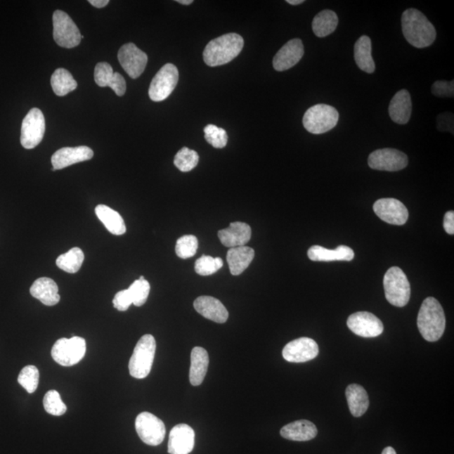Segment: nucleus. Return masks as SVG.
I'll return each mask as SVG.
<instances>
[{"label":"nucleus","mask_w":454,"mask_h":454,"mask_svg":"<svg viewBox=\"0 0 454 454\" xmlns=\"http://www.w3.org/2000/svg\"><path fill=\"white\" fill-rule=\"evenodd\" d=\"M402 32L411 46L425 48L434 44L436 29L422 13L415 8H408L401 17Z\"/></svg>","instance_id":"f257e3e1"},{"label":"nucleus","mask_w":454,"mask_h":454,"mask_svg":"<svg viewBox=\"0 0 454 454\" xmlns=\"http://www.w3.org/2000/svg\"><path fill=\"white\" fill-rule=\"evenodd\" d=\"M446 327V318L442 306L434 297H428L422 304L417 318V327L422 337L434 342L442 337Z\"/></svg>","instance_id":"f03ea898"},{"label":"nucleus","mask_w":454,"mask_h":454,"mask_svg":"<svg viewBox=\"0 0 454 454\" xmlns=\"http://www.w3.org/2000/svg\"><path fill=\"white\" fill-rule=\"evenodd\" d=\"M243 46V38L238 34H226L209 41L205 46L204 61L209 67L224 65L241 53Z\"/></svg>","instance_id":"7ed1b4c3"},{"label":"nucleus","mask_w":454,"mask_h":454,"mask_svg":"<svg viewBox=\"0 0 454 454\" xmlns=\"http://www.w3.org/2000/svg\"><path fill=\"white\" fill-rule=\"evenodd\" d=\"M157 344L155 338L147 334L137 342L129 362L130 375L136 379H144L151 372Z\"/></svg>","instance_id":"20e7f679"},{"label":"nucleus","mask_w":454,"mask_h":454,"mask_svg":"<svg viewBox=\"0 0 454 454\" xmlns=\"http://www.w3.org/2000/svg\"><path fill=\"white\" fill-rule=\"evenodd\" d=\"M385 298L392 306L404 307L410 298V285L406 273L399 267H392L384 277Z\"/></svg>","instance_id":"39448f33"},{"label":"nucleus","mask_w":454,"mask_h":454,"mask_svg":"<svg viewBox=\"0 0 454 454\" xmlns=\"http://www.w3.org/2000/svg\"><path fill=\"white\" fill-rule=\"evenodd\" d=\"M339 114L334 107L318 104L308 109L303 117V126L312 134H323L337 126Z\"/></svg>","instance_id":"423d86ee"},{"label":"nucleus","mask_w":454,"mask_h":454,"mask_svg":"<svg viewBox=\"0 0 454 454\" xmlns=\"http://www.w3.org/2000/svg\"><path fill=\"white\" fill-rule=\"evenodd\" d=\"M86 353V342L83 337L61 338L55 342L51 357L56 363L64 367H71L79 363Z\"/></svg>","instance_id":"0eeeda50"},{"label":"nucleus","mask_w":454,"mask_h":454,"mask_svg":"<svg viewBox=\"0 0 454 454\" xmlns=\"http://www.w3.org/2000/svg\"><path fill=\"white\" fill-rule=\"evenodd\" d=\"M53 38L58 46L64 48H74L82 40L78 27L67 13L56 11L53 13Z\"/></svg>","instance_id":"6e6552de"},{"label":"nucleus","mask_w":454,"mask_h":454,"mask_svg":"<svg viewBox=\"0 0 454 454\" xmlns=\"http://www.w3.org/2000/svg\"><path fill=\"white\" fill-rule=\"evenodd\" d=\"M179 70L172 63H167L157 72L149 88V97L154 102L169 98L179 82Z\"/></svg>","instance_id":"1a4fd4ad"},{"label":"nucleus","mask_w":454,"mask_h":454,"mask_svg":"<svg viewBox=\"0 0 454 454\" xmlns=\"http://www.w3.org/2000/svg\"><path fill=\"white\" fill-rule=\"evenodd\" d=\"M46 123L44 113L37 108H33L22 122L20 143L25 149H33L41 143L45 135Z\"/></svg>","instance_id":"9d476101"},{"label":"nucleus","mask_w":454,"mask_h":454,"mask_svg":"<svg viewBox=\"0 0 454 454\" xmlns=\"http://www.w3.org/2000/svg\"><path fill=\"white\" fill-rule=\"evenodd\" d=\"M136 430L139 438L150 446H157L164 442L166 427L164 422L150 413H143L136 419Z\"/></svg>","instance_id":"9b49d317"},{"label":"nucleus","mask_w":454,"mask_h":454,"mask_svg":"<svg viewBox=\"0 0 454 454\" xmlns=\"http://www.w3.org/2000/svg\"><path fill=\"white\" fill-rule=\"evenodd\" d=\"M408 165V156L397 149L376 150L368 157V166L375 170L396 172V171L406 169Z\"/></svg>","instance_id":"f8f14e48"},{"label":"nucleus","mask_w":454,"mask_h":454,"mask_svg":"<svg viewBox=\"0 0 454 454\" xmlns=\"http://www.w3.org/2000/svg\"><path fill=\"white\" fill-rule=\"evenodd\" d=\"M118 60L123 70L131 79H137L143 74L147 67L148 55L134 44L123 45L118 51Z\"/></svg>","instance_id":"ddd939ff"},{"label":"nucleus","mask_w":454,"mask_h":454,"mask_svg":"<svg viewBox=\"0 0 454 454\" xmlns=\"http://www.w3.org/2000/svg\"><path fill=\"white\" fill-rule=\"evenodd\" d=\"M349 328L357 336L376 337L384 332V325L376 316L367 311H359L349 316Z\"/></svg>","instance_id":"4468645a"},{"label":"nucleus","mask_w":454,"mask_h":454,"mask_svg":"<svg viewBox=\"0 0 454 454\" xmlns=\"http://www.w3.org/2000/svg\"><path fill=\"white\" fill-rule=\"evenodd\" d=\"M282 354L290 363H306L318 356L319 346L311 338L301 337L289 342Z\"/></svg>","instance_id":"2eb2a0df"},{"label":"nucleus","mask_w":454,"mask_h":454,"mask_svg":"<svg viewBox=\"0 0 454 454\" xmlns=\"http://www.w3.org/2000/svg\"><path fill=\"white\" fill-rule=\"evenodd\" d=\"M374 212L381 220L396 226L406 224L409 217L408 209L405 205L393 198L377 200L374 205Z\"/></svg>","instance_id":"dca6fc26"},{"label":"nucleus","mask_w":454,"mask_h":454,"mask_svg":"<svg viewBox=\"0 0 454 454\" xmlns=\"http://www.w3.org/2000/svg\"><path fill=\"white\" fill-rule=\"evenodd\" d=\"M304 53H305V51H304L302 41L301 39L290 40L274 56L273 60L274 70L278 72L290 70L301 61Z\"/></svg>","instance_id":"f3484780"},{"label":"nucleus","mask_w":454,"mask_h":454,"mask_svg":"<svg viewBox=\"0 0 454 454\" xmlns=\"http://www.w3.org/2000/svg\"><path fill=\"white\" fill-rule=\"evenodd\" d=\"M93 157V150L86 145L59 149L51 157L53 171L63 169L79 162L91 160Z\"/></svg>","instance_id":"a211bd4d"},{"label":"nucleus","mask_w":454,"mask_h":454,"mask_svg":"<svg viewBox=\"0 0 454 454\" xmlns=\"http://www.w3.org/2000/svg\"><path fill=\"white\" fill-rule=\"evenodd\" d=\"M195 434L187 424H179L170 432L168 452L170 454H190L195 447Z\"/></svg>","instance_id":"6ab92c4d"},{"label":"nucleus","mask_w":454,"mask_h":454,"mask_svg":"<svg viewBox=\"0 0 454 454\" xmlns=\"http://www.w3.org/2000/svg\"><path fill=\"white\" fill-rule=\"evenodd\" d=\"M94 80L100 87H110L118 96L127 91L125 79L119 72H115L108 63H98L94 70Z\"/></svg>","instance_id":"aec40b11"},{"label":"nucleus","mask_w":454,"mask_h":454,"mask_svg":"<svg viewBox=\"0 0 454 454\" xmlns=\"http://www.w3.org/2000/svg\"><path fill=\"white\" fill-rule=\"evenodd\" d=\"M251 237V227L244 222H231L227 228L218 231L221 242L229 248L246 246Z\"/></svg>","instance_id":"412c9836"},{"label":"nucleus","mask_w":454,"mask_h":454,"mask_svg":"<svg viewBox=\"0 0 454 454\" xmlns=\"http://www.w3.org/2000/svg\"><path fill=\"white\" fill-rule=\"evenodd\" d=\"M194 307L205 318L216 323H225L229 318L228 311L219 299L212 297H200L194 302Z\"/></svg>","instance_id":"4be33fe9"},{"label":"nucleus","mask_w":454,"mask_h":454,"mask_svg":"<svg viewBox=\"0 0 454 454\" xmlns=\"http://www.w3.org/2000/svg\"><path fill=\"white\" fill-rule=\"evenodd\" d=\"M411 110H413V104H411L410 94L406 89H401L395 94L389 104V117L394 122L405 125L410 121Z\"/></svg>","instance_id":"5701e85b"},{"label":"nucleus","mask_w":454,"mask_h":454,"mask_svg":"<svg viewBox=\"0 0 454 454\" xmlns=\"http://www.w3.org/2000/svg\"><path fill=\"white\" fill-rule=\"evenodd\" d=\"M30 292L34 298L47 306H53L60 301L58 286L50 278H40L33 283Z\"/></svg>","instance_id":"b1692460"},{"label":"nucleus","mask_w":454,"mask_h":454,"mask_svg":"<svg viewBox=\"0 0 454 454\" xmlns=\"http://www.w3.org/2000/svg\"><path fill=\"white\" fill-rule=\"evenodd\" d=\"M318 428L307 420H299V421L291 422L285 426L280 430L283 438L297 442H306L314 439L318 435Z\"/></svg>","instance_id":"393cba45"},{"label":"nucleus","mask_w":454,"mask_h":454,"mask_svg":"<svg viewBox=\"0 0 454 454\" xmlns=\"http://www.w3.org/2000/svg\"><path fill=\"white\" fill-rule=\"evenodd\" d=\"M308 258L314 262H332V261H352L354 252L348 246L341 245L334 250L318 245L312 246L307 252Z\"/></svg>","instance_id":"a878e982"},{"label":"nucleus","mask_w":454,"mask_h":454,"mask_svg":"<svg viewBox=\"0 0 454 454\" xmlns=\"http://www.w3.org/2000/svg\"><path fill=\"white\" fill-rule=\"evenodd\" d=\"M255 252L252 247L242 246L230 248L227 252L226 260L229 265L230 272L238 276L249 267L254 260Z\"/></svg>","instance_id":"bb28decb"},{"label":"nucleus","mask_w":454,"mask_h":454,"mask_svg":"<svg viewBox=\"0 0 454 454\" xmlns=\"http://www.w3.org/2000/svg\"><path fill=\"white\" fill-rule=\"evenodd\" d=\"M209 355L207 351L200 346L193 349L191 352V365L190 381L194 387L203 383L208 371Z\"/></svg>","instance_id":"cd10ccee"},{"label":"nucleus","mask_w":454,"mask_h":454,"mask_svg":"<svg viewBox=\"0 0 454 454\" xmlns=\"http://www.w3.org/2000/svg\"><path fill=\"white\" fill-rule=\"evenodd\" d=\"M346 397L348 401L350 413L355 417H361L366 413L370 400L368 393L361 385L353 384L346 389Z\"/></svg>","instance_id":"c85d7f7f"},{"label":"nucleus","mask_w":454,"mask_h":454,"mask_svg":"<svg viewBox=\"0 0 454 454\" xmlns=\"http://www.w3.org/2000/svg\"><path fill=\"white\" fill-rule=\"evenodd\" d=\"M96 214L111 234L121 235L127 233L125 221L113 209L105 205H100L96 208Z\"/></svg>","instance_id":"c756f323"},{"label":"nucleus","mask_w":454,"mask_h":454,"mask_svg":"<svg viewBox=\"0 0 454 454\" xmlns=\"http://www.w3.org/2000/svg\"><path fill=\"white\" fill-rule=\"evenodd\" d=\"M354 59L357 65L367 74L375 71V63L372 57V44L370 38L362 36L354 46Z\"/></svg>","instance_id":"7c9ffc66"},{"label":"nucleus","mask_w":454,"mask_h":454,"mask_svg":"<svg viewBox=\"0 0 454 454\" xmlns=\"http://www.w3.org/2000/svg\"><path fill=\"white\" fill-rule=\"evenodd\" d=\"M338 25V17L335 12L325 10L315 16L312 21V30L318 37H325L335 32Z\"/></svg>","instance_id":"2f4dec72"},{"label":"nucleus","mask_w":454,"mask_h":454,"mask_svg":"<svg viewBox=\"0 0 454 454\" xmlns=\"http://www.w3.org/2000/svg\"><path fill=\"white\" fill-rule=\"evenodd\" d=\"M51 85L53 91L59 97L67 96L78 87L74 77L64 68H58L53 72L51 78Z\"/></svg>","instance_id":"473e14b6"},{"label":"nucleus","mask_w":454,"mask_h":454,"mask_svg":"<svg viewBox=\"0 0 454 454\" xmlns=\"http://www.w3.org/2000/svg\"><path fill=\"white\" fill-rule=\"evenodd\" d=\"M84 261V254L79 247L72 248L66 254L60 255L56 264L57 266L68 273H75L78 272Z\"/></svg>","instance_id":"72a5a7b5"},{"label":"nucleus","mask_w":454,"mask_h":454,"mask_svg":"<svg viewBox=\"0 0 454 454\" xmlns=\"http://www.w3.org/2000/svg\"><path fill=\"white\" fill-rule=\"evenodd\" d=\"M200 157L194 150L183 148L179 150L174 157V165L181 172L187 173L198 165Z\"/></svg>","instance_id":"f704fd0d"},{"label":"nucleus","mask_w":454,"mask_h":454,"mask_svg":"<svg viewBox=\"0 0 454 454\" xmlns=\"http://www.w3.org/2000/svg\"><path fill=\"white\" fill-rule=\"evenodd\" d=\"M198 247L199 242L195 235H186L178 239L175 252H176L179 258L190 259L196 254Z\"/></svg>","instance_id":"c9c22d12"},{"label":"nucleus","mask_w":454,"mask_h":454,"mask_svg":"<svg viewBox=\"0 0 454 454\" xmlns=\"http://www.w3.org/2000/svg\"><path fill=\"white\" fill-rule=\"evenodd\" d=\"M222 266H223V261L221 258L204 255L196 260L195 271L199 275L209 276L219 271Z\"/></svg>","instance_id":"e433bc0d"},{"label":"nucleus","mask_w":454,"mask_h":454,"mask_svg":"<svg viewBox=\"0 0 454 454\" xmlns=\"http://www.w3.org/2000/svg\"><path fill=\"white\" fill-rule=\"evenodd\" d=\"M18 383L30 394L37 391L39 384V370L36 366L28 365L22 368L18 376Z\"/></svg>","instance_id":"4c0bfd02"},{"label":"nucleus","mask_w":454,"mask_h":454,"mask_svg":"<svg viewBox=\"0 0 454 454\" xmlns=\"http://www.w3.org/2000/svg\"><path fill=\"white\" fill-rule=\"evenodd\" d=\"M44 408L47 413L60 417L66 413L67 406L57 391H49L44 396Z\"/></svg>","instance_id":"58836bf2"},{"label":"nucleus","mask_w":454,"mask_h":454,"mask_svg":"<svg viewBox=\"0 0 454 454\" xmlns=\"http://www.w3.org/2000/svg\"><path fill=\"white\" fill-rule=\"evenodd\" d=\"M150 289H151V286H150L149 282L145 280H140V278L131 285L128 290L130 291L134 306L139 307L147 302Z\"/></svg>","instance_id":"ea45409f"},{"label":"nucleus","mask_w":454,"mask_h":454,"mask_svg":"<svg viewBox=\"0 0 454 454\" xmlns=\"http://www.w3.org/2000/svg\"><path fill=\"white\" fill-rule=\"evenodd\" d=\"M204 132L205 139L213 148L221 149L226 147L228 136L224 129L215 125H207L205 127Z\"/></svg>","instance_id":"a19ab883"},{"label":"nucleus","mask_w":454,"mask_h":454,"mask_svg":"<svg viewBox=\"0 0 454 454\" xmlns=\"http://www.w3.org/2000/svg\"><path fill=\"white\" fill-rule=\"evenodd\" d=\"M432 93L438 97H453L454 96V81L448 82V81H436L432 84Z\"/></svg>","instance_id":"79ce46f5"},{"label":"nucleus","mask_w":454,"mask_h":454,"mask_svg":"<svg viewBox=\"0 0 454 454\" xmlns=\"http://www.w3.org/2000/svg\"><path fill=\"white\" fill-rule=\"evenodd\" d=\"M131 304H134V301H132L131 295L128 289L119 291L113 299L114 307L119 311H127Z\"/></svg>","instance_id":"37998d69"},{"label":"nucleus","mask_w":454,"mask_h":454,"mask_svg":"<svg viewBox=\"0 0 454 454\" xmlns=\"http://www.w3.org/2000/svg\"><path fill=\"white\" fill-rule=\"evenodd\" d=\"M436 128L440 131H449L453 134V115L450 112L440 114L436 117Z\"/></svg>","instance_id":"c03bdc74"},{"label":"nucleus","mask_w":454,"mask_h":454,"mask_svg":"<svg viewBox=\"0 0 454 454\" xmlns=\"http://www.w3.org/2000/svg\"><path fill=\"white\" fill-rule=\"evenodd\" d=\"M443 227L446 233L449 235L454 234V212H448L444 216Z\"/></svg>","instance_id":"a18cd8bd"},{"label":"nucleus","mask_w":454,"mask_h":454,"mask_svg":"<svg viewBox=\"0 0 454 454\" xmlns=\"http://www.w3.org/2000/svg\"><path fill=\"white\" fill-rule=\"evenodd\" d=\"M89 4L98 8H104L110 3L109 0H89Z\"/></svg>","instance_id":"49530a36"},{"label":"nucleus","mask_w":454,"mask_h":454,"mask_svg":"<svg viewBox=\"0 0 454 454\" xmlns=\"http://www.w3.org/2000/svg\"><path fill=\"white\" fill-rule=\"evenodd\" d=\"M381 454H396V452L392 447H387L384 449Z\"/></svg>","instance_id":"de8ad7c7"},{"label":"nucleus","mask_w":454,"mask_h":454,"mask_svg":"<svg viewBox=\"0 0 454 454\" xmlns=\"http://www.w3.org/2000/svg\"><path fill=\"white\" fill-rule=\"evenodd\" d=\"M304 0H287V3L291 4V6H299V4H303Z\"/></svg>","instance_id":"09e8293b"},{"label":"nucleus","mask_w":454,"mask_h":454,"mask_svg":"<svg viewBox=\"0 0 454 454\" xmlns=\"http://www.w3.org/2000/svg\"><path fill=\"white\" fill-rule=\"evenodd\" d=\"M177 2L184 4V6H188V4H191L193 3V0H178Z\"/></svg>","instance_id":"8fccbe9b"}]
</instances>
